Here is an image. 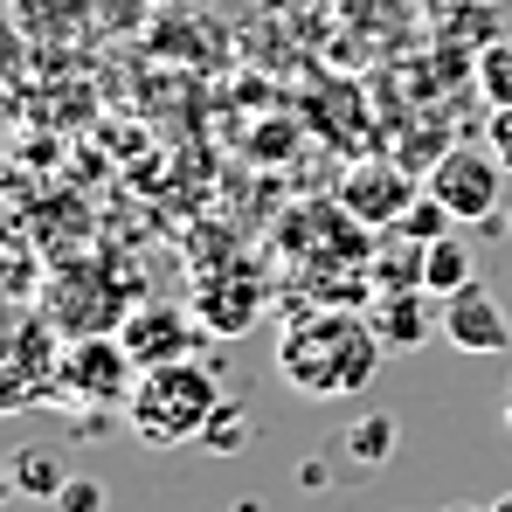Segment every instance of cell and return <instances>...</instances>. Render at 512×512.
Wrapping results in <instances>:
<instances>
[{
  "label": "cell",
  "instance_id": "5",
  "mask_svg": "<svg viewBox=\"0 0 512 512\" xmlns=\"http://www.w3.org/2000/svg\"><path fill=\"white\" fill-rule=\"evenodd\" d=\"M340 201L353 222H367V229H395L402 215H409V201H416V173L402 167V160H360V167L340 173Z\"/></svg>",
  "mask_w": 512,
  "mask_h": 512
},
{
  "label": "cell",
  "instance_id": "7",
  "mask_svg": "<svg viewBox=\"0 0 512 512\" xmlns=\"http://www.w3.org/2000/svg\"><path fill=\"white\" fill-rule=\"evenodd\" d=\"M443 340L457 353H471V360H492V353L512 346V319L499 312V298L485 284H464L457 298H443Z\"/></svg>",
  "mask_w": 512,
  "mask_h": 512
},
{
  "label": "cell",
  "instance_id": "17",
  "mask_svg": "<svg viewBox=\"0 0 512 512\" xmlns=\"http://www.w3.org/2000/svg\"><path fill=\"white\" fill-rule=\"evenodd\" d=\"M56 512H111V485L97 471H70V485L56 492Z\"/></svg>",
  "mask_w": 512,
  "mask_h": 512
},
{
  "label": "cell",
  "instance_id": "10",
  "mask_svg": "<svg viewBox=\"0 0 512 512\" xmlns=\"http://www.w3.org/2000/svg\"><path fill=\"white\" fill-rule=\"evenodd\" d=\"M464 284H478V256L464 250L457 236H436V243H429V256H423V291L443 305V298H457Z\"/></svg>",
  "mask_w": 512,
  "mask_h": 512
},
{
  "label": "cell",
  "instance_id": "20",
  "mask_svg": "<svg viewBox=\"0 0 512 512\" xmlns=\"http://www.w3.org/2000/svg\"><path fill=\"white\" fill-rule=\"evenodd\" d=\"M14 499H21V492H14V457L0 450V506H14Z\"/></svg>",
  "mask_w": 512,
  "mask_h": 512
},
{
  "label": "cell",
  "instance_id": "12",
  "mask_svg": "<svg viewBox=\"0 0 512 512\" xmlns=\"http://www.w3.org/2000/svg\"><path fill=\"white\" fill-rule=\"evenodd\" d=\"M70 485V471H63V457L56 450H42V443H28V450H14V492L21 499H49L56 506V492Z\"/></svg>",
  "mask_w": 512,
  "mask_h": 512
},
{
  "label": "cell",
  "instance_id": "15",
  "mask_svg": "<svg viewBox=\"0 0 512 512\" xmlns=\"http://www.w3.org/2000/svg\"><path fill=\"white\" fill-rule=\"evenodd\" d=\"M395 229H402V236H416V243H436V236H450V229H457V215H450L436 194H416V201H409V215H402Z\"/></svg>",
  "mask_w": 512,
  "mask_h": 512
},
{
  "label": "cell",
  "instance_id": "4",
  "mask_svg": "<svg viewBox=\"0 0 512 512\" xmlns=\"http://www.w3.org/2000/svg\"><path fill=\"white\" fill-rule=\"evenodd\" d=\"M56 381H63L70 402H90V409H111V402H118V409H125V402H132V381H139V360L125 353L118 333H111V340H70Z\"/></svg>",
  "mask_w": 512,
  "mask_h": 512
},
{
  "label": "cell",
  "instance_id": "6",
  "mask_svg": "<svg viewBox=\"0 0 512 512\" xmlns=\"http://www.w3.org/2000/svg\"><path fill=\"white\" fill-rule=\"evenodd\" d=\"M118 340H125V353H132L139 367H167V360H187L201 333H194V312L153 298V305H132V312H125Z\"/></svg>",
  "mask_w": 512,
  "mask_h": 512
},
{
  "label": "cell",
  "instance_id": "21",
  "mask_svg": "<svg viewBox=\"0 0 512 512\" xmlns=\"http://www.w3.org/2000/svg\"><path fill=\"white\" fill-rule=\"evenodd\" d=\"M436 512H492V506H471V499H457V506H436Z\"/></svg>",
  "mask_w": 512,
  "mask_h": 512
},
{
  "label": "cell",
  "instance_id": "3",
  "mask_svg": "<svg viewBox=\"0 0 512 512\" xmlns=\"http://www.w3.org/2000/svg\"><path fill=\"white\" fill-rule=\"evenodd\" d=\"M429 194L457 215V222H492L506 201V160L492 146H450L429 160Z\"/></svg>",
  "mask_w": 512,
  "mask_h": 512
},
{
  "label": "cell",
  "instance_id": "11",
  "mask_svg": "<svg viewBox=\"0 0 512 512\" xmlns=\"http://www.w3.org/2000/svg\"><path fill=\"white\" fill-rule=\"evenodd\" d=\"M423 256H429V243H416V236L395 229V243L374 250V284H381V291H423Z\"/></svg>",
  "mask_w": 512,
  "mask_h": 512
},
{
  "label": "cell",
  "instance_id": "23",
  "mask_svg": "<svg viewBox=\"0 0 512 512\" xmlns=\"http://www.w3.org/2000/svg\"><path fill=\"white\" fill-rule=\"evenodd\" d=\"M506 429H512V388H506Z\"/></svg>",
  "mask_w": 512,
  "mask_h": 512
},
{
  "label": "cell",
  "instance_id": "9",
  "mask_svg": "<svg viewBox=\"0 0 512 512\" xmlns=\"http://www.w3.org/2000/svg\"><path fill=\"white\" fill-rule=\"evenodd\" d=\"M256 312H263V291H256V284H236V277L201 284V319H208L215 333H250Z\"/></svg>",
  "mask_w": 512,
  "mask_h": 512
},
{
  "label": "cell",
  "instance_id": "13",
  "mask_svg": "<svg viewBox=\"0 0 512 512\" xmlns=\"http://www.w3.org/2000/svg\"><path fill=\"white\" fill-rule=\"evenodd\" d=\"M395 436H402L395 416L374 409V416H360V423L346 429V457H353V464H388V457H395Z\"/></svg>",
  "mask_w": 512,
  "mask_h": 512
},
{
  "label": "cell",
  "instance_id": "18",
  "mask_svg": "<svg viewBox=\"0 0 512 512\" xmlns=\"http://www.w3.org/2000/svg\"><path fill=\"white\" fill-rule=\"evenodd\" d=\"M485 146H492V153L506 160V173H512V104H506V111H492V132H485Z\"/></svg>",
  "mask_w": 512,
  "mask_h": 512
},
{
  "label": "cell",
  "instance_id": "1",
  "mask_svg": "<svg viewBox=\"0 0 512 512\" xmlns=\"http://www.w3.org/2000/svg\"><path fill=\"white\" fill-rule=\"evenodd\" d=\"M381 360H388V346L374 333V319H360V312L298 319V326H284V340H277V374H284L305 402L360 395V388L381 374Z\"/></svg>",
  "mask_w": 512,
  "mask_h": 512
},
{
  "label": "cell",
  "instance_id": "16",
  "mask_svg": "<svg viewBox=\"0 0 512 512\" xmlns=\"http://www.w3.org/2000/svg\"><path fill=\"white\" fill-rule=\"evenodd\" d=\"M243 436H250V416H243V402H222V409H215V423L201 429L208 457H236V450H243Z\"/></svg>",
  "mask_w": 512,
  "mask_h": 512
},
{
  "label": "cell",
  "instance_id": "8",
  "mask_svg": "<svg viewBox=\"0 0 512 512\" xmlns=\"http://www.w3.org/2000/svg\"><path fill=\"white\" fill-rule=\"evenodd\" d=\"M367 319L388 353H423L429 333H443V312H429V291H381Z\"/></svg>",
  "mask_w": 512,
  "mask_h": 512
},
{
  "label": "cell",
  "instance_id": "19",
  "mask_svg": "<svg viewBox=\"0 0 512 512\" xmlns=\"http://www.w3.org/2000/svg\"><path fill=\"white\" fill-rule=\"evenodd\" d=\"M28 402H35V381H21V374L0 367V409H28Z\"/></svg>",
  "mask_w": 512,
  "mask_h": 512
},
{
  "label": "cell",
  "instance_id": "14",
  "mask_svg": "<svg viewBox=\"0 0 512 512\" xmlns=\"http://www.w3.org/2000/svg\"><path fill=\"white\" fill-rule=\"evenodd\" d=\"M478 97H485V111H506L512 104V35L485 42V56H478Z\"/></svg>",
  "mask_w": 512,
  "mask_h": 512
},
{
  "label": "cell",
  "instance_id": "2",
  "mask_svg": "<svg viewBox=\"0 0 512 512\" xmlns=\"http://www.w3.org/2000/svg\"><path fill=\"white\" fill-rule=\"evenodd\" d=\"M229 395L208 381V367L194 360H167V367H139L132 381V402H125V423L146 450H180V443H201V429L215 423Z\"/></svg>",
  "mask_w": 512,
  "mask_h": 512
},
{
  "label": "cell",
  "instance_id": "22",
  "mask_svg": "<svg viewBox=\"0 0 512 512\" xmlns=\"http://www.w3.org/2000/svg\"><path fill=\"white\" fill-rule=\"evenodd\" d=\"M492 512H512V492H499V499H492Z\"/></svg>",
  "mask_w": 512,
  "mask_h": 512
}]
</instances>
